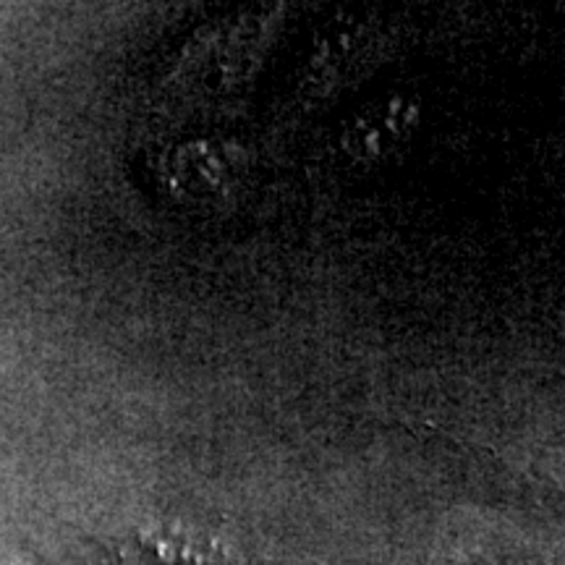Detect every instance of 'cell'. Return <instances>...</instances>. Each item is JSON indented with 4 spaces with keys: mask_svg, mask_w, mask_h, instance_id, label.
Wrapping results in <instances>:
<instances>
[{
    "mask_svg": "<svg viewBox=\"0 0 565 565\" xmlns=\"http://www.w3.org/2000/svg\"><path fill=\"white\" fill-rule=\"evenodd\" d=\"M249 168V154L236 141L192 139L162 160V183L186 207L223 210L244 192Z\"/></svg>",
    "mask_w": 565,
    "mask_h": 565,
    "instance_id": "1",
    "label": "cell"
},
{
    "mask_svg": "<svg viewBox=\"0 0 565 565\" xmlns=\"http://www.w3.org/2000/svg\"><path fill=\"white\" fill-rule=\"evenodd\" d=\"M422 126L419 97L391 92L380 100L364 103L353 110L341 129V150L356 166H383L398 158L412 145Z\"/></svg>",
    "mask_w": 565,
    "mask_h": 565,
    "instance_id": "2",
    "label": "cell"
},
{
    "mask_svg": "<svg viewBox=\"0 0 565 565\" xmlns=\"http://www.w3.org/2000/svg\"><path fill=\"white\" fill-rule=\"evenodd\" d=\"M118 565H249L231 542L189 526H145L121 542Z\"/></svg>",
    "mask_w": 565,
    "mask_h": 565,
    "instance_id": "3",
    "label": "cell"
}]
</instances>
